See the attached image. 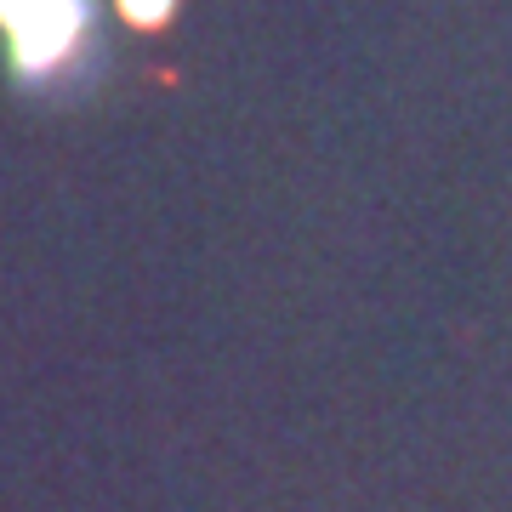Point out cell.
Wrapping results in <instances>:
<instances>
[{"label":"cell","mask_w":512,"mask_h":512,"mask_svg":"<svg viewBox=\"0 0 512 512\" xmlns=\"http://www.w3.org/2000/svg\"><path fill=\"white\" fill-rule=\"evenodd\" d=\"M12 29V52H18V69H52L57 57L69 52L80 29H86V0H35L23 6L18 18H6Z\"/></svg>","instance_id":"6da1fadb"},{"label":"cell","mask_w":512,"mask_h":512,"mask_svg":"<svg viewBox=\"0 0 512 512\" xmlns=\"http://www.w3.org/2000/svg\"><path fill=\"white\" fill-rule=\"evenodd\" d=\"M171 6H177V0H120V12H126L131 23H160Z\"/></svg>","instance_id":"7a4b0ae2"},{"label":"cell","mask_w":512,"mask_h":512,"mask_svg":"<svg viewBox=\"0 0 512 512\" xmlns=\"http://www.w3.org/2000/svg\"><path fill=\"white\" fill-rule=\"evenodd\" d=\"M23 6H35V0H0V23H6V18H18Z\"/></svg>","instance_id":"3957f363"}]
</instances>
